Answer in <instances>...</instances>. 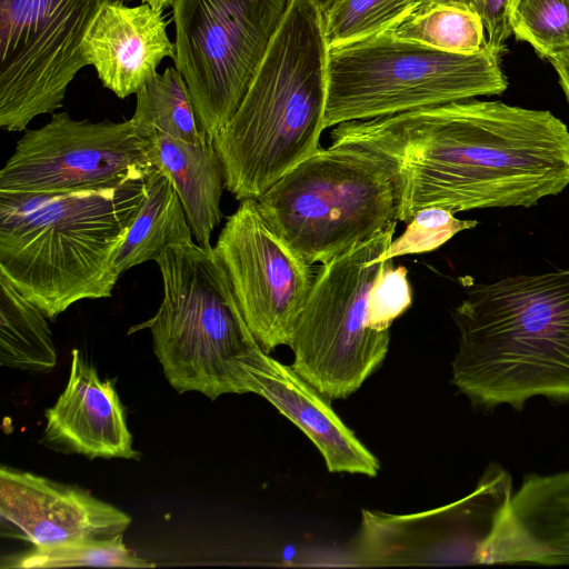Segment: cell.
<instances>
[{
  "mask_svg": "<svg viewBox=\"0 0 569 569\" xmlns=\"http://www.w3.org/2000/svg\"><path fill=\"white\" fill-rule=\"evenodd\" d=\"M131 0H0V127L27 130L62 106L88 66L84 39L109 3Z\"/></svg>",
  "mask_w": 569,
  "mask_h": 569,
  "instance_id": "cell-10",
  "label": "cell"
},
{
  "mask_svg": "<svg viewBox=\"0 0 569 569\" xmlns=\"http://www.w3.org/2000/svg\"><path fill=\"white\" fill-rule=\"evenodd\" d=\"M508 88L500 56L440 51L389 32L328 50L326 129Z\"/></svg>",
  "mask_w": 569,
  "mask_h": 569,
  "instance_id": "cell-7",
  "label": "cell"
},
{
  "mask_svg": "<svg viewBox=\"0 0 569 569\" xmlns=\"http://www.w3.org/2000/svg\"><path fill=\"white\" fill-rule=\"evenodd\" d=\"M473 7L486 29V47L501 56L506 41L512 34L509 16L513 0H460Z\"/></svg>",
  "mask_w": 569,
  "mask_h": 569,
  "instance_id": "cell-28",
  "label": "cell"
},
{
  "mask_svg": "<svg viewBox=\"0 0 569 569\" xmlns=\"http://www.w3.org/2000/svg\"><path fill=\"white\" fill-rule=\"evenodd\" d=\"M174 0H142V2L149 3L151 7L158 10H163L167 7H171Z\"/></svg>",
  "mask_w": 569,
  "mask_h": 569,
  "instance_id": "cell-30",
  "label": "cell"
},
{
  "mask_svg": "<svg viewBox=\"0 0 569 569\" xmlns=\"http://www.w3.org/2000/svg\"><path fill=\"white\" fill-rule=\"evenodd\" d=\"M47 316L0 273V363L42 373L57 365Z\"/></svg>",
  "mask_w": 569,
  "mask_h": 569,
  "instance_id": "cell-20",
  "label": "cell"
},
{
  "mask_svg": "<svg viewBox=\"0 0 569 569\" xmlns=\"http://www.w3.org/2000/svg\"><path fill=\"white\" fill-rule=\"evenodd\" d=\"M0 516L10 536L32 546L112 538L131 523L129 515L82 489L4 466Z\"/></svg>",
  "mask_w": 569,
  "mask_h": 569,
  "instance_id": "cell-13",
  "label": "cell"
},
{
  "mask_svg": "<svg viewBox=\"0 0 569 569\" xmlns=\"http://www.w3.org/2000/svg\"><path fill=\"white\" fill-rule=\"evenodd\" d=\"M44 417V440L60 450L90 459L139 456L113 382L101 379L78 349L71 352L67 386Z\"/></svg>",
  "mask_w": 569,
  "mask_h": 569,
  "instance_id": "cell-15",
  "label": "cell"
},
{
  "mask_svg": "<svg viewBox=\"0 0 569 569\" xmlns=\"http://www.w3.org/2000/svg\"><path fill=\"white\" fill-rule=\"evenodd\" d=\"M391 259L379 274L370 295V308L375 325L389 331L392 322L411 305V288L407 269L395 267Z\"/></svg>",
  "mask_w": 569,
  "mask_h": 569,
  "instance_id": "cell-27",
  "label": "cell"
},
{
  "mask_svg": "<svg viewBox=\"0 0 569 569\" xmlns=\"http://www.w3.org/2000/svg\"><path fill=\"white\" fill-rule=\"evenodd\" d=\"M77 566L153 568L123 543V533L106 539L73 540L50 546H33L1 559V568L44 569Z\"/></svg>",
  "mask_w": 569,
  "mask_h": 569,
  "instance_id": "cell-24",
  "label": "cell"
},
{
  "mask_svg": "<svg viewBox=\"0 0 569 569\" xmlns=\"http://www.w3.org/2000/svg\"><path fill=\"white\" fill-rule=\"evenodd\" d=\"M315 1L319 6L321 12L325 11L326 9H328L335 2V0H315Z\"/></svg>",
  "mask_w": 569,
  "mask_h": 569,
  "instance_id": "cell-31",
  "label": "cell"
},
{
  "mask_svg": "<svg viewBox=\"0 0 569 569\" xmlns=\"http://www.w3.org/2000/svg\"><path fill=\"white\" fill-rule=\"evenodd\" d=\"M154 261L163 299L143 327L168 382L179 393L197 391L211 400L246 393L241 361L258 342L213 247L171 246Z\"/></svg>",
  "mask_w": 569,
  "mask_h": 569,
  "instance_id": "cell-5",
  "label": "cell"
},
{
  "mask_svg": "<svg viewBox=\"0 0 569 569\" xmlns=\"http://www.w3.org/2000/svg\"><path fill=\"white\" fill-rule=\"evenodd\" d=\"M257 201L310 266L328 263L381 233L398 221L400 204L389 162L350 143L320 148Z\"/></svg>",
  "mask_w": 569,
  "mask_h": 569,
  "instance_id": "cell-6",
  "label": "cell"
},
{
  "mask_svg": "<svg viewBox=\"0 0 569 569\" xmlns=\"http://www.w3.org/2000/svg\"><path fill=\"white\" fill-rule=\"evenodd\" d=\"M397 222L321 264L296 322L291 366L330 400L356 392L387 356L390 333L375 325L370 295Z\"/></svg>",
  "mask_w": 569,
  "mask_h": 569,
  "instance_id": "cell-8",
  "label": "cell"
},
{
  "mask_svg": "<svg viewBox=\"0 0 569 569\" xmlns=\"http://www.w3.org/2000/svg\"><path fill=\"white\" fill-rule=\"evenodd\" d=\"M147 176L64 192L0 191V273L50 320L77 301L110 298Z\"/></svg>",
  "mask_w": 569,
  "mask_h": 569,
  "instance_id": "cell-2",
  "label": "cell"
},
{
  "mask_svg": "<svg viewBox=\"0 0 569 569\" xmlns=\"http://www.w3.org/2000/svg\"><path fill=\"white\" fill-rule=\"evenodd\" d=\"M512 509L548 565H569V470L527 475L512 495Z\"/></svg>",
  "mask_w": 569,
  "mask_h": 569,
  "instance_id": "cell-19",
  "label": "cell"
},
{
  "mask_svg": "<svg viewBox=\"0 0 569 569\" xmlns=\"http://www.w3.org/2000/svg\"><path fill=\"white\" fill-rule=\"evenodd\" d=\"M440 51L472 54L486 47V29L479 12L460 0H437L389 32Z\"/></svg>",
  "mask_w": 569,
  "mask_h": 569,
  "instance_id": "cell-22",
  "label": "cell"
},
{
  "mask_svg": "<svg viewBox=\"0 0 569 569\" xmlns=\"http://www.w3.org/2000/svg\"><path fill=\"white\" fill-rule=\"evenodd\" d=\"M328 46L315 0H291L237 111L212 140L237 200L258 199L320 149Z\"/></svg>",
  "mask_w": 569,
  "mask_h": 569,
  "instance_id": "cell-4",
  "label": "cell"
},
{
  "mask_svg": "<svg viewBox=\"0 0 569 569\" xmlns=\"http://www.w3.org/2000/svg\"><path fill=\"white\" fill-rule=\"evenodd\" d=\"M330 137L389 162L405 223L429 207L528 208L569 186V129L548 110L472 98L343 122Z\"/></svg>",
  "mask_w": 569,
  "mask_h": 569,
  "instance_id": "cell-1",
  "label": "cell"
},
{
  "mask_svg": "<svg viewBox=\"0 0 569 569\" xmlns=\"http://www.w3.org/2000/svg\"><path fill=\"white\" fill-rule=\"evenodd\" d=\"M548 60L556 70L559 84L569 102V49L557 52L549 57Z\"/></svg>",
  "mask_w": 569,
  "mask_h": 569,
  "instance_id": "cell-29",
  "label": "cell"
},
{
  "mask_svg": "<svg viewBox=\"0 0 569 569\" xmlns=\"http://www.w3.org/2000/svg\"><path fill=\"white\" fill-rule=\"evenodd\" d=\"M163 10L149 3H109L84 39V57L102 86L118 98L136 94L157 73L164 58L174 60L176 46L167 33Z\"/></svg>",
  "mask_w": 569,
  "mask_h": 569,
  "instance_id": "cell-16",
  "label": "cell"
},
{
  "mask_svg": "<svg viewBox=\"0 0 569 569\" xmlns=\"http://www.w3.org/2000/svg\"><path fill=\"white\" fill-rule=\"evenodd\" d=\"M213 250L262 350L270 353L279 346L290 347L316 274L268 222L257 199L240 201L227 218Z\"/></svg>",
  "mask_w": 569,
  "mask_h": 569,
  "instance_id": "cell-12",
  "label": "cell"
},
{
  "mask_svg": "<svg viewBox=\"0 0 569 569\" xmlns=\"http://www.w3.org/2000/svg\"><path fill=\"white\" fill-rule=\"evenodd\" d=\"M136 97L131 120L140 137L148 139L160 133L191 143L209 140L200 128L188 86L176 67L157 72Z\"/></svg>",
  "mask_w": 569,
  "mask_h": 569,
  "instance_id": "cell-21",
  "label": "cell"
},
{
  "mask_svg": "<svg viewBox=\"0 0 569 569\" xmlns=\"http://www.w3.org/2000/svg\"><path fill=\"white\" fill-rule=\"evenodd\" d=\"M147 144L131 119L91 122L52 113L17 142L0 171V191L64 192L144 177L153 168Z\"/></svg>",
  "mask_w": 569,
  "mask_h": 569,
  "instance_id": "cell-11",
  "label": "cell"
},
{
  "mask_svg": "<svg viewBox=\"0 0 569 569\" xmlns=\"http://www.w3.org/2000/svg\"><path fill=\"white\" fill-rule=\"evenodd\" d=\"M437 0H335L322 11L328 49L390 32Z\"/></svg>",
  "mask_w": 569,
  "mask_h": 569,
  "instance_id": "cell-23",
  "label": "cell"
},
{
  "mask_svg": "<svg viewBox=\"0 0 569 569\" xmlns=\"http://www.w3.org/2000/svg\"><path fill=\"white\" fill-rule=\"evenodd\" d=\"M291 0H174V67L209 140L224 128Z\"/></svg>",
  "mask_w": 569,
  "mask_h": 569,
  "instance_id": "cell-9",
  "label": "cell"
},
{
  "mask_svg": "<svg viewBox=\"0 0 569 569\" xmlns=\"http://www.w3.org/2000/svg\"><path fill=\"white\" fill-rule=\"evenodd\" d=\"M477 223L475 220L457 219L455 213L443 208H425L407 223L406 231L391 242L383 259L435 250L458 232L475 228Z\"/></svg>",
  "mask_w": 569,
  "mask_h": 569,
  "instance_id": "cell-26",
  "label": "cell"
},
{
  "mask_svg": "<svg viewBox=\"0 0 569 569\" xmlns=\"http://www.w3.org/2000/svg\"><path fill=\"white\" fill-rule=\"evenodd\" d=\"M146 183L147 198L114 259L119 276L156 260L168 247L193 242L181 201L166 174L153 166Z\"/></svg>",
  "mask_w": 569,
  "mask_h": 569,
  "instance_id": "cell-18",
  "label": "cell"
},
{
  "mask_svg": "<svg viewBox=\"0 0 569 569\" xmlns=\"http://www.w3.org/2000/svg\"><path fill=\"white\" fill-rule=\"evenodd\" d=\"M151 163L172 183L198 244L211 249L210 237L220 223L226 188L222 160L211 140L191 143L154 133L148 138Z\"/></svg>",
  "mask_w": 569,
  "mask_h": 569,
  "instance_id": "cell-17",
  "label": "cell"
},
{
  "mask_svg": "<svg viewBox=\"0 0 569 569\" xmlns=\"http://www.w3.org/2000/svg\"><path fill=\"white\" fill-rule=\"evenodd\" d=\"M244 389L268 400L317 447L330 472L378 475V459L330 405L292 366L273 359L257 343L241 361Z\"/></svg>",
  "mask_w": 569,
  "mask_h": 569,
  "instance_id": "cell-14",
  "label": "cell"
},
{
  "mask_svg": "<svg viewBox=\"0 0 569 569\" xmlns=\"http://www.w3.org/2000/svg\"><path fill=\"white\" fill-rule=\"evenodd\" d=\"M509 23L541 58L569 49V0H513Z\"/></svg>",
  "mask_w": 569,
  "mask_h": 569,
  "instance_id": "cell-25",
  "label": "cell"
},
{
  "mask_svg": "<svg viewBox=\"0 0 569 569\" xmlns=\"http://www.w3.org/2000/svg\"><path fill=\"white\" fill-rule=\"evenodd\" d=\"M453 320L451 381L472 405L569 401V268L471 284Z\"/></svg>",
  "mask_w": 569,
  "mask_h": 569,
  "instance_id": "cell-3",
  "label": "cell"
}]
</instances>
